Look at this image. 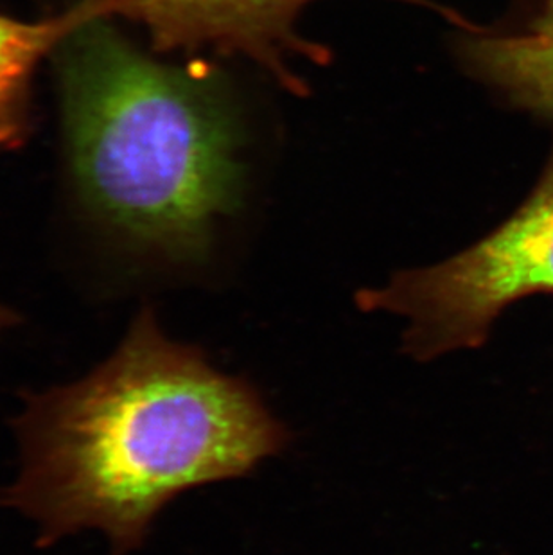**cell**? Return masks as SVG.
Returning <instances> with one entry per match:
<instances>
[{
    "label": "cell",
    "mask_w": 553,
    "mask_h": 555,
    "mask_svg": "<svg viewBox=\"0 0 553 555\" xmlns=\"http://www.w3.org/2000/svg\"><path fill=\"white\" fill-rule=\"evenodd\" d=\"M13 430L0 505L40 545L100 532L114 555L137 551L178 494L243 477L286 442L257 393L171 340L152 308L85 376L27 396Z\"/></svg>",
    "instance_id": "cell-1"
},
{
    "label": "cell",
    "mask_w": 553,
    "mask_h": 555,
    "mask_svg": "<svg viewBox=\"0 0 553 555\" xmlns=\"http://www.w3.org/2000/svg\"><path fill=\"white\" fill-rule=\"evenodd\" d=\"M63 42L68 150L95 218L131 250L175 262L207 254L240 199L232 114L207 67L164 65L105 21Z\"/></svg>",
    "instance_id": "cell-2"
},
{
    "label": "cell",
    "mask_w": 553,
    "mask_h": 555,
    "mask_svg": "<svg viewBox=\"0 0 553 555\" xmlns=\"http://www.w3.org/2000/svg\"><path fill=\"white\" fill-rule=\"evenodd\" d=\"M553 297V150L527 199L481 242L437 267L397 273L363 289V311L410 319L407 351L419 360L486 344L494 320L517 300Z\"/></svg>",
    "instance_id": "cell-3"
},
{
    "label": "cell",
    "mask_w": 553,
    "mask_h": 555,
    "mask_svg": "<svg viewBox=\"0 0 553 555\" xmlns=\"http://www.w3.org/2000/svg\"><path fill=\"white\" fill-rule=\"evenodd\" d=\"M311 0H79L87 24L114 16L144 27L160 51L213 48L243 54L268 68L282 85L303 90L286 59L290 54L324 62V49L304 42L293 27ZM421 2V0H410Z\"/></svg>",
    "instance_id": "cell-4"
},
{
    "label": "cell",
    "mask_w": 553,
    "mask_h": 555,
    "mask_svg": "<svg viewBox=\"0 0 553 555\" xmlns=\"http://www.w3.org/2000/svg\"><path fill=\"white\" fill-rule=\"evenodd\" d=\"M465 62L512 106L553 121V0H525L506 31L465 38Z\"/></svg>",
    "instance_id": "cell-5"
},
{
    "label": "cell",
    "mask_w": 553,
    "mask_h": 555,
    "mask_svg": "<svg viewBox=\"0 0 553 555\" xmlns=\"http://www.w3.org/2000/svg\"><path fill=\"white\" fill-rule=\"evenodd\" d=\"M85 26L78 11L42 22L0 15V150L16 146L27 126V101L40 60Z\"/></svg>",
    "instance_id": "cell-6"
},
{
    "label": "cell",
    "mask_w": 553,
    "mask_h": 555,
    "mask_svg": "<svg viewBox=\"0 0 553 555\" xmlns=\"http://www.w3.org/2000/svg\"><path fill=\"white\" fill-rule=\"evenodd\" d=\"M16 322H18V317H16L15 311L0 305V335L5 333V331H10L11 327H15Z\"/></svg>",
    "instance_id": "cell-7"
}]
</instances>
